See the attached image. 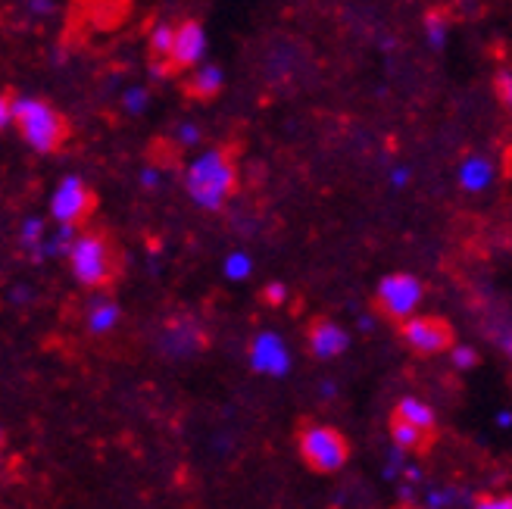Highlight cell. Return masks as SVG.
I'll list each match as a JSON object with an SVG mask.
<instances>
[{
  "label": "cell",
  "instance_id": "6da1fadb",
  "mask_svg": "<svg viewBox=\"0 0 512 509\" xmlns=\"http://www.w3.org/2000/svg\"><path fill=\"white\" fill-rule=\"evenodd\" d=\"M238 188V169L222 147H210L207 154L191 160L185 172V191L200 210H222V203Z\"/></svg>",
  "mask_w": 512,
  "mask_h": 509
},
{
  "label": "cell",
  "instance_id": "7a4b0ae2",
  "mask_svg": "<svg viewBox=\"0 0 512 509\" xmlns=\"http://www.w3.org/2000/svg\"><path fill=\"white\" fill-rule=\"evenodd\" d=\"M13 125L35 154H54L66 141V119L38 97H13Z\"/></svg>",
  "mask_w": 512,
  "mask_h": 509
},
{
  "label": "cell",
  "instance_id": "3957f363",
  "mask_svg": "<svg viewBox=\"0 0 512 509\" xmlns=\"http://www.w3.org/2000/svg\"><path fill=\"white\" fill-rule=\"evenodd\" d=\"M66 260L72 278L85 288H104L113 278V250L100 235H75Z\"/></svg>",
  "mask_w": 512,
  "mask_h": 509
},
{
  "label": "cell",
  "instance_id": "277c9868",
  "mask_svg": "<svg viewBox=\"0 0 512 509\" xmlns=\"http://www.w3.org/2000/svg\"><path fill=\"white\" fill-rule=\"evenodd\" d=\"M297 447H300L303 463L310 466L313 472H322V475L344 469V463L350 460V444H347V438L341 435L338 428H331V425H310V428H303Z\"/></svg>",
  "mask_w": 512,
  "mask_h": 509
},
{
  "label": "cell",
  "instance_id": "5b68a950",
  "mask_svg": "<svg viewBox=\"0 0 512 509\" xmlns=\"http://www.w3.org/2000/svg\"><path fill=\"white\" fill-rule=\"evenodd\" d=\"M425 297V288L416 275L409 272H394V275H384L381 285L375 291V300H378V310L388 316V319H397V322H406L409 316L416 313V307Z\"/></svg>",
  "mask_w": 512,
  "mask_h": 509
},
{
  "label": "cell",
  "instance_id": "8992f818",
  "mask_svg": "<svg viewBox=\"0 0 512 509\" xmlns=\"http://www.w3.org/2000/svg\"><path fill=\"white\" fill-rule=\"evenodd\" d=\"M91 210H94V194L79 175H66L54 188V194H50V219L60 225H79L91 216Z\"/></svg>",
  "mask_w": 512,
  "mask_h": 509
},
{
  "label": "cell",
  "instance_id": "52a82bcc",
  "mask_svg": "<svg viewBox=\"0 0 512 509\" xmlns=\"http://www.w3.org/2000/svg\"><path fill=\"white\" fill-rule=\"evenodd\" d=\"M403 341L419 353H444L453 347V332L444 319L434 316H409L400 328Z\"/></svg>",
  "mask_w": 512,
  "mask_h": 509
},
{
  "label": "cell",
  "instance_id": "ba28073f",
  "mask_svg": "<svg viewBox=\"0 0 512 509\" xmlns=\"http://www.w3.org/2000/svg\"><path fill=\"white\" fill-rule=\"evenodd\" d=\"M250 366H253V372L272 375V378L288 375L291 372L288 344L281 341V335H275V332H260L250 341Z\"/></svg>",
  "mask_w": 512,
  "mask_h": 509
},
{
  "label": "cell",
  "instance_id": "9c48e42d",
  "mask_svg": "<svg viewBox=\"0 0 512 509\" xmlns=\"http://www.w3.org/2000/svg\"><path fill=\"white\" fill-rule=\"evenodd\" d=\"M203 54H207V32L203 25L188 19L182 25H175V47H172V66L175 69H188L200 66Z\"/></svg>",
  "mask_w": 512,
  "mask_h": 509
},
{
  "label": "cell",
  "instance_id": "30bf717a",
  "mask_svg": "<svg viewBox=\"0 0 512 509\" xmlns=\"http://www.w3.org/2000/svg\"><path fill=\"white\" fill-rule=\"evenodd\" d=\"M350 347V335H347V328H341L338 322H316L313 325V332H310V350L316 360H335V356L347 353Z\"/></svg>",
  "mask_w": 512,
  "mask_h": 509
},
{
  "label": "cell",
  "instance_id": "8fae6325",
  "mask_svg": "<svg viewBox=\"0 0 512 509\" xmlns=\"http://www.w3.org/2000/svg\"><path fill=\"white\" fill-rule=\"evenodd\" d=\"M494 182V166L491 160L484 157H466L463 163H459V188L469 191V194H481L488 191Z\"/></svg>",
  "mask_w": 512,
  "mask_h": 509
},
{
  "label": "cell",
  "instance_id": "7c38bea8",
  "mask_svg": "<svg viewBox=\"0 0 512 509\" xmlns=\"http://www.w3.org/2000/svg\"><path fill=\"white\" fill-rule=\"evenodd\" d=\"M119 307L107 297H97L88 307V332L91 335H110L113 328L119 325Z\"/></svg>",
  "mask_w": 512,
  "mask_h": 509
},
{
  "label": "cell",
  "instance_id": "4fadbf2b",
  "mask_svg": "<svg viewBox=\"0 0 512 509\" xmlns=\"http://www.w3.org/2000/svg\"><path fill=\"white\" fill-rule=\"evenodd\" d=\"M225 85V72L213 63H203L194 75H191V82H188V91L194 97H216Z\"/></svg>",
  "mask_w": 512,
  "mask_h": 509
},
{
  "label": "cell",
  "instance_id": "5bb4252c",
  "mask_svg": "<svg viewBox=\"0 0 512 509\" xmlns=\"http://www.w3.org/2000/svg\"><path fill=\"white\" fill-rule=\"evenodd\" d=\"M394 416H400V419H406V422H413V425H419L422 431H434V410L425 403V400H419V397H403L400 403H397V413Z\"/></svg>",
  "mask_w": 512,
  "mask_h": 509
},
{
  "label": "cell",
  "instance_id": "9a60e30c",
  "mask_svg": "<svg viewBox=\"0 0 512 509\" xmlns=\"http://www.w3.org/2000/svg\"><path fill=\"white\" fill-rule=\"evenodd\" d=\"M391 441L397 444V447H403V450H422L425 444H428V431H422L419 425H413V422H406V419H400V416H394V422H391Z\"/></svg>",
  "mask_w": 512,
  "mask_h": 509
},
{
  "label": "cell",
  "instance_id": "2e32d148",
  "mask_svg": "<svg viewBox=\"0 0 512 509\" xmlns=\"http://www.w3.org/2000/svg\"><path fill=\"white\" fill-rule=\"evenodd\" d=\"M172 47H175V25H169V22L153 25V32H150V57L153 60H172Z\"/></svg>",
  "mask_w": 512,
  "mask_h": 509
},
{
  "label": "cell",
  "instance_id": "e0dca14e",
  "mask_svg": "<svg viewBox=\"0 0 512 509\" xmlns=\"http://www.w3.org/2000/svg\"><path fill=\"white\" fill-rule=\"evenodd\" d=\"M72 241H75V225H60L57 232L41 244L38 260H41V257H69Z\"/></svg>",
  "mask_w": 512,
  "mask_h": 509
},
{
  "label": "cell",
  "instance_id": "ac0fdd59",
  "mask_svg": "<svg viewBox=\"0 0 512 509\" xmlns=\"http://www.w3.org/2000/svg\"><path fill=\"white\" fill-rule=\"evenodd\" d=\"M16 241H19V247H22V250H29L32 257L38 260L41 244L47 241V238H44V222H41L38 216L25 219V222H22V228H19V238H16Z\"/></svg>",
  "mask_w": 512,
  "mask_h": 509
},
{
  "label": "cell",
  "instance_id": "d6986e66",
  "mask_svg": "<svg viewBox=\"0 0 512 509\" xmlns=\"http://www.w3.org/2000/svg\"><path fill=\"white\" fill-rule=\"evenodd\" d=\"M222 272H225V278H232V282H244V278H250V272H253V260L247 257L244 250H235V253H228V257H225Z\"/></svg>",
  "mask_w": 512,
  "mask_h": 509
},
{
  "label": "cell",
  "instance_id": "ffe728a7",
  "mask_svg": "<svg viewBox=\"0 0 512 509\" xmlns=\"http://www.w3.org/2000/svg\"><path fill=\"white\" fill-rule=\"evenodd\" d=\"M447 29H450V22L444 19V13H428L425 16V41H428V47L441 50L447 44Z\"/></svg>",
  "mask_w": 512,
  "mask_h": 509
},
{
  "label": "cell",
  "instance_id": "44dd1931",
  "mask_svg": "<svg viewBox=\"0 0 512 509\" xmlns=\"http://www.w3.org/2000/svg\"><path fill=\"white\" fill-rule=\"evenodd\" d=\"M150 104V91L144 85H132V88H125L122 91V110L128 116H141Z\"/></svg>",
  "mask_w": 512,
  "mask_h": 509
},
{
  "label": "cell",
  "instance_id": "7402d4cb",
  "mask_svg": "<svg viewBox=\"0 0 512 509\" xmlns=\"http://www.w3.org/2000/svg\"><path fill=\"white\" fill-rule=\"evenodd\" d=\"M406 453H409V450H403V447H397V444L388 450V463H384V478L394 481V478H400V475L406 472V466H409V463H406Z\"/></svg>",
  "mask_w": 512,
  "mask_h": 509
},
{
  "label": "cell",
  "instance_id": "603a6c76",
  "mask_svg": "<svg viewBox=\"0 0 512 509\" xmlns=\"http://www.w3.org/2000/svg\"><path fill=\"white\" fill-rule=\"evenodd\" d=\"M497 91H500L503 107H506L509 116H512V72H509V69H500V72H497Z\"/></svg>",
  "mask_w": 512,
  "mask_h": 509
},
{
  "label": "cell",
  "instance_id": "cb8c5ba5",
  "mask_svg": "<svg viewBox=\"0 0 512 509\" xmlns=\"http://www.w3.org/2000/svg\"><path fill=\"white\" fill-rule=\"evenodd\" d=\"M478 363V353L472 347H453V366L459 372H466V369H475Z\"/></svg>",
  "mask_w": 512,
  "mask_h": 509
},
{
  "label": "cell",
  "instance_id": "d4e9b609",
  "mask_svg": "<svg viewBox=\"0 0 512 509\" xmlns=\"http://www.w3.org/2000/svg\"><path fill=\"white\" fill-rule=\"evenodd\" d=\"M263 300L269 303V307H278V303H285L288 300V288L281 285V282H269L263 288Z\"/></svg>",
  "mask_w": 512,
  "mask_h": 509
},
{
  "label": "cell",
  "instance_id": "484cf974",
  "mask_svg": "<svg viewBox=\"0 0 512 509\" xmlns=\"http://www.w3.org/2000/svg\"><path fill=\"white\" fill-rule=\"evenodd\" d=\"M178 141H182L185 147H197V144H200V129H197L194 122L178 125Z\"/></svg>",
  "mask_w": 512,
  "mask_h": 509
},
{
  "label": "cell",
  "instance_id": "4316f807",
  "mask_svg": "<svg viewBox=\"0 0 512 509\" xmlns=\"http://www.w3.org/2000/svg\"><path fill=\"white\" fill-rule=\"evenodd\" d=\"M29 13L35 19H47V16L57 13V4H54V0H29Z\"/></svg>",
  "mask_w": 512,
  "mask_h": 509
},
{
  "label": "cell",
  "instance_id": "83f0119b",
  "mask_svg": "<svg viewBox=\"0 0 512 509\" xmlns=\"http://www.w3.org/2000/svg\"><path fill=\"white\" fill-rule=\"evenodd\" d=\"M450 500H456V491H431V494H428V506H431V509L450 506Z\"/></svg>",
  "mask_w": 512,
  "mask_h": 509
},
{
  "label": "cell",
  "instance_id": "f1b7e54d",
  "mask_svg": "<svg viewBox=\"0 0 512 509\" xmlns=\"http://www.w3.org/2000/svg\"><path fill=\"white\" fill-rule=\"evenodd\" d=\"M475 506H481V509H512V497H481Z\"/></svg>",
  "mask_w": 512,
  "mask_h": 509
},
{
  "label": "cell",
  "instance_id": "f546056e",
  "mask_svg": "<svg viewBox=\"0 0 512 509\" xmlns=\"http://www.w3.org/2000/svg\"><path fill=\"white\" fill-rule=\"evenodd\" d=\"M13 122V97H4L0 100V129H10Z\"/></svg>",
  "mask_w": 512,
  "mask_h": 509
},
{
  "label": "cell",
  "instance_id": "4dcf8cb0",
  "mask_svg": "<svg viewBox=\"0 0 512 509\" xmlns=\"http://www.w3.org/2000/svg\"><path fill=\"white\" fill-rule=\"evenodd\" d=\"M141 185H144L147 191H153V188H160V172H157V169H153V166L141 169Z\"/></svg>",
  "mask_w": 512,
  "mask_h": 509
},
{
  "label": "cell",
  "instance_id": "1f68e13d",
  "mask_svg": "<svg viewBox=\"0 0 512 509\" xmlns=\"http://www.w3.org/2000/svg\"><path fill=\"white\" fill-rule=\"evenodd\" d=\"M391 185H394V188H406V185H409V166L391 169Z\"/></svg>",
  "mask_w": 512,
  "mask_h": 509
},
{
  "label": "cell",
  "instance_id": "d6a6232c",
  "mask_svg": "<svg viewBox=\"0 0 512 509\" xmlns=\"http://www.w3.org/2000/svg\"><path fill=\"white\" fill-rule=\"evenodd\" d=\"M10 300H13V303H29V300H32V291H29V288H13V291H10Z\"/></svg>",
  "mask_w": 512,
  "mask_h": 509
},
{
  "label": "cell",
  "instance_id": "836d02e7",
  "mask_svg": "<svg viewBox=\"0 0 512 509\" xmlns=\"http://www.w3.org/2000/svg\"><path fill=\"white\" fill-rule=\"evenodd\" d=\"M500 347H503V353L512 360V328H506V332L500 335Z\"/></svg>",
  "mask_w": 512,
  "mask_h": 509
},
{
  "label": "cell",
  "instance_id": "e575fe53",
  "mask_svg": "<svg viewBox=\"0 0 512 509\" xmlns=\"http://www.w3.org/2000/svg\"><path fill=\"white\" fill-rule=\"evenodd\" d=\"M397 497H400L403 503H413V497H416V491H413V481H409V485H403V488L397 491Z\"/></svg>",
  "mask_w": 512,
  "mask_h": 509
},
{
  "label": "cell",
  "instance_id": "d590c367",
  "mask_svg": "<svg viewBox=\"0 0 512 509\" xmlns=\"http://www.w3.org/2000/svg\"><path fill=\"white\" fill-rule=\"evenodd\" d=\"M403 478H406V481H413V485H416V481H422V469H419V466H406Z\"/></svg>",
  "mask_w": 512,
  "mask_h": 509
},
{
  "label": "cell",
  "instance_id": "8d00e7d4",
  "mask_svg": "<svg viewBox=\"0 0 512 509\" xmlns=\"http://www.w3.org/2000/svg\"><path fill=\"white\" fill-rule=\"evenodd\" d=\"M319 394H322V397H335V394H338V385H331V381H325V385L319 388Z\"/></svg>",
  "mask_w": 512,
  "mask_h": 509
},
{
  "label": "cell",
  "instance_id": "74e56055",
  "mask_svg": "<svg viewBox=\"0 0 512 509\" xmlns=\"http://www.w3.org/2000/svg\"><path fill=\"white\" fill-rule=\"evenodd\" d=\"M494 422H497V428H509L512 425V413H497Z\"/></svg>",
  "mask_w": 512,
  "mask_h": 509
},
{
  "label": "cell",
  "instance_id": "f35d334b",
  "mask_svg": "<svg viewBox=\"0 0 512 509\" xmlns=\"http://www.w3.org/2000/svg\"><path fill=\"white\" fill-rule=\"evenodd\" d=\"M360 328H363V332H372V319L363 316V319H360Z\"/></svg>",
  "mask_w": 512,
  "mask_h": 509
}]
</instances>
